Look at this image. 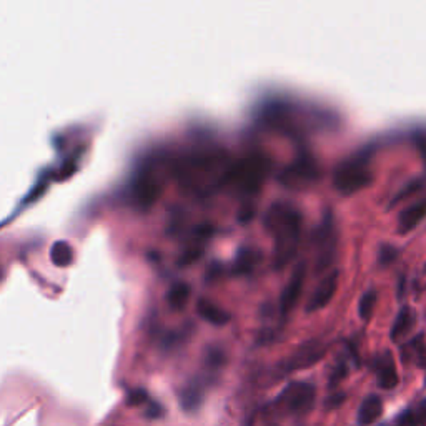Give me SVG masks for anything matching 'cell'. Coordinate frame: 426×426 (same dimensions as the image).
<instances>
[{"label":"cell","instance_id":"1","mask_svg":"<svg viewBox=\"0 0 426 426\" xmlns=\"http://www.w3.org/2000/svg\"><path fill=\"white\" fill-rule=\"evenodd\" d=\"M230 167L232 162L225 152L213 150L192 153L182 158L176 163L175 172L183 187L205 195L221 183H226Z\"/></svg>","mask_w":426,"mask_h":426},{"label":"cell","instance_id":"2","mask_svg":"<svg viewBox=\"0 0 426 426\" xmlns=\"http://www.w3.org/2000/svg\"><path fill=\"white\" fill-rule=\"evenodd\" d=\"M264 224L273 235V265L283 269L298 252L302 233V213L293 205L276 202L265 213Z\"/></svg>","mask_w":426,"mask_h":426},{"label":"cell","instance_id":"3","mask_svg":"<svg viewBox=\"0 0 426 426\" xmlns=\"http://www.w3.org/2000/svg\"><path fill=\"white\" fill-rule=\"evenodd\" d=\"M371 180H373V174L368 167V158L360 153L340 163L333 174L335 188L345 195L360 192L361 188L368 187Z\"/></svg>","mask_w":426,"mask_h":426},{"label":"cell","instance_id":"4","mask_svg":"<svg viewBox=\"0 0 426 426\" xmlns=\"http://www.w3.org/2000/svg\"><path fill=\"white\" fill-rule=\"evenodd\" d=\"M266 170H269V163L265 158L258 155L243 158V160L232 163L226 183H232L242 193H255L264 182Z\"/></svg>","mask_w":426,"mask_h":426},{"label":"cell","instance_id":"5","mask_svg":"<svg viewBox=\"0 0 426 426\" xmlns=\"http://www.w3.org/2000/svg\"><path fill=\"white\" fill-rule=\"evenodd\" d=\"M316 389L311 383L293 382L283 389L278 403L292 415H305L315 405Z\"/></svg>","mask_w":426,"mask_h":426},{"label":"cell","instance_id":"6","mask_svg":"<svg viewBox=\"0 0 426 426\" xmlns=\"http://www.w3.org/2000/svg\"><path fill=\"white\" fill-rule=\"evenodd\" d=\"M337 233H335V225L332 219H325L316 232V245H318V260L316 266L318 270H323L332 264L335 257V248H337Z\"/></svg>","mask_w":426,"mask_h":426},{"label":"cell","instance_id":"7","mask_svg":"<svg viewBox=\"0 0 426 426\" xmlns=\"http://www.w3.org/2000/svg\"><path fill=\"white\" fill-rule=\"evenodd\" d=\"M160 193V183L152 169H143L134 182V198L140 207H150Z\"/></svg>","mask_w":426,"mask_h":426},{"label":"cell","instance_id":"8","mask_svg":"<svg viewBox=\"0 0 426 426\" xmlns=\"http://www.w3.org/2000/svg\"><path fill=\"white\" fill-rule=\"evenodd\" d=\"M305 264L298 265L292 276H290L288 283L285 285L282 297H280V311H282V315H288L290 311L297 306V302L298 298H300L303 290V283H305Z\"/></svg>","mask_w":426,"mask_h":426},{"label":"cell","instance_id":"9","mask_svg":"<svg viewBox=\"0 0 426 426\" xmlns=\"http://www.w3.org/2000/svg\"><path fill=\"white\" fill-rule=\"evenodd\" d=\"M337 288H338V271L332 270L318 283V287L315 288L314 295H311V298L306 303V310L318 311L321 308H325L330 302H332L335 293H337Z\"/></svg>","mask_w":426,"mask_h":426},{"label":"cell","instance_id":"10","mask_svg":"<svg viewBox=\"0 0 426 426\" xmlns=\"http://www.w3.org/2000/svg\"><path fill=\"white\" fill-rule=\"evenodd\" d=\"M325 348L321 345L320 342H308L303 343V345L298 348L297 351L293 353L292 356H290L288 360V370H298V368H308V366H311L316 361L320 360L321 356H323Z\"/></svg>","mask_w":426,"mask_h":426},{"label":"cell","instance_id":"11","mask_svg":"<svg viewBox=\"0 0 426 426\" xmlns=\"http://www.w3.org/2000/svg\"><path fill=\"white\" fill-rule=\"evenodd\" d=\"M376 378H378V387L383 389L396 388L400 376H398L395 360L392 353L385 351L378 360V368H376Z\"/></svg>","mask_w":426,"mask_h":426},{"label":"cell","instance_id":"12","mask_svg":"<svg viewBox=\"0 0 426 426\" xmlns=\"http://www.w3.org/2000/svg\"><path fill=\"white\" fill-rule=\"evenodd\" d=\"M426 219V200L415 203V205L408 207L406 210L401 212L400 219H398V232L408 233L420 224L421 220Z\"/></svg>","mask_w":426,"mask_h":426},{"label":"cell","instance_id":"13","mask_svg":"<svg viewBox=\"0 0 426 426\" xmlns=\"http://www.w3.org/2000/svg\"><path fill=\"white\" fill-rule=\"evenodd\" d=\"M383 413V401L378 395L366 396L358 410V423L361 426L373 425Z\"/></svg>","mask_w":426,"mask_h":426},{"label":"cell","instance_id":"14","mask_svg":"<svg viewBox=\"0 0 426 426\" xmlns=\"http://www.w3.org/2000/svg\"><path fill=\"white\" fill-rule=\"evenodd\" d=\"M197 310H198V314H200L203 320H207L208 323L217 325V326L226 325L230 320H232V315H230L228 311L224 310V308L219 306V305H215V303L208 302V300L198 302Z\"/></svg>","mask_w":426,"mask_h":426},{"label":"cell","instance_id":"15","mask_svg":"<svg viewBox=\"0 0 426 426\" xmlns=\"http://www.w3.org/2000/svg\"><path fill=\"white\" fill-rule=\"evenodd\" d=\"M415 321H416L415 311L411 310L410 306H403L401 311L396 316L395 323L392 326L389 337H392V340H395V342L401 340L403 337H406V335L411 332V328L415 326Z\"/></svg>","mask_w":426,"mask_h":426},{"label":"cell","instance_id":"16","mask_svg":"<svg viewBox=\"0 0 426 426\" xmlns=\"http://www.w3.org/2000/svg\"><path fill=\"white\" fill-rule=\"evenodd\" d=\"M258 262V252L253 248H242L238 250L237 258H235L233 270L235 273H247L250 271Z\"/></svg>","mask_w":426,"mask_h":426},{"label":"cell","instance_id":"17","mask_svg":"<svg viewBox=\"0 0 426 426\" xmlns=\"http://www.w3.org/2000/svg\"><path fill=\"white\" fill-rule=\"evenodd\" d=\"M190 292H192V290H190V285L179 282L169 290V293H167V300H169L172 308H183L185 303H187L190 298Z\"/></svg>","mask_w":426,"mask_h":426},{"label":"cell","instance_id":"18","mask_svg":"<svg viewBox=\"0 0 426 426\" xmlns=\"http://www.w3.org/2000/svg\"><path fill=\"white\" fill-rule=\"evenodd\" d=\"M314 167L306 162H300L285 174V182L287 183H302L305 179H314Z\"/></svg>","mask_w":426,"mask_h":426},{"label":"cell","instance_id":"19","mask_svg":"<svg viewBox=\"0 0 426 426\" xmlns=\"http://www.w3.org/2000/svg\"><path fill=\"white\" fill-rule=\"evenodd\" d=\"M203 400V388L200 385H190V387L182 393V403L187 410H195L198 408Z\"/></svg>","mask_w":426,"mask_h":426},{"label":"cell","instance_id":"20","mask_svg":"<svg viewBox=\"0 0 426 426\" xmlns=\"http://www.w3.org/2000/svg\"><path fill=\"white\" fill-rule=\"evenodd\" d=\"M376 305V293L371 290V292L363 293V297H361L360 305H358V314H360L361 320H370L371 314H373Z\"/></svg>","mask_w":426,"mask_h":426},{"label":"cell","instance_id":"21","mask_svg":"<svg viewBox=\"0 0 426 426\" xmlns=\"http://www.w3.org/2000/svg\"><path fill=\"white\" fill-rule=\"evenodd\" d=\"M396 426H418L415 411H405V413H401L400 416H398Z\"/></svg>","mask_w":426,"mask_h":426},{"label":"cell","instance_id":"22","mask_svg":"<svg viewBox=\"0 0 426 426\" xmlns=\"http://www.w3.org/2000/svg\"><path fill=\"white\" fill-rule=\"evenodd\" d=\"M380 252H382L380 253V262H382V264H388V262H392L393 258H395V248L387 247V245H383Z\"/></svg>","mask_w":426,"mask_h":426},{"label":"cell","instance_id":"23","mask_svg":"<svg viewBox=\"0 0 426 426\" xmlns=\"http://www.w3.org/2000/svg\"><path fill=\"white\" fill-rule=\"evenodd\" d=\"M416 421H418V426H426V400L421 403L418 406V410L415 411Z\"/></svg>","mask_w":426,"mask_h":426}]
</instances>
